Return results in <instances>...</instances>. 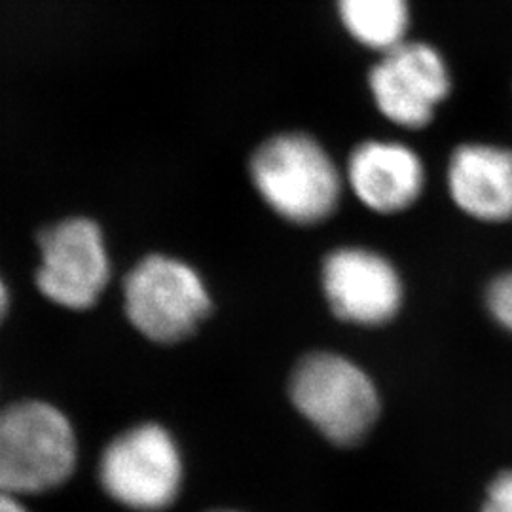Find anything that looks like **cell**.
Here are the masks:
<instances>
[{
    "mask_svg": "<svg viewBox=\"0 0 512 512\" xmlns=\"http://www.w3.org/2000/svg\"><path fill=\"white\" fill-rule=\"evenodd\" d=\"M251 183L277 217L296 226L329 219L342 198L344 175L329 150L304 131H283L255 148Z\"/></svg>",
    "mask_w": 512,
    "mask_h": 512,
    "instance_id": "cell-1",
    "label": "cell"
},
{
    "mask_svg": "<svg viewBox=\"0 0 512 512\" xmlns=\"http://www.w3.org/2000/svg\"><path fill=\"white\" fill-rule=\"evenodd\" d=\"M76 459L73 425L52 404L21 401L0 410V492L55 490L71 478Z\"/></svg>",
    "mask_w": 512,
    "mask_h": 512,
    "instance_id": "cell-2",
    "label": "cell"
},
{
    "mask_svg": "<svg viewBox=\"0 0 512 512\" xmlns=\"http://www.w3.org/2000/svg\"><path fill=\"white\" fill-rule=\"evenodd\" d=\"M289 395L294 408L338 446L361 442L380 416V395L370 376L329 351L310 353L296 365Z\"/></svg>",
    "mask_w": 512,
    "mask_h": 512,
    "instance_id": "cell-3",
    "label": "cell"
},
{
    "mask_svg": "<svg viewBox=\"0 0 512 512\" xmlns=\"http://www.w3.org/2000/svg\"><path fill=\"white\" fill-rule=\"evenodd\" d=\"M211 306L200 274L173 256L143 258L124 281L129 323L158 344H177L192 336Z\"/></svg>",
    "mask_w": 512,
    "mask_h": 512,
    "instance_id": "cell-4",
    "label": "cell"
},
{
    "mask_svg": "<svg viewBox=\"0 0 512 512\" xmlns=\"http://www.w3.org/2000/svg\"><path fill=\"white\" fill-rule=\"evenodd\" d=\"M183 475L179 444L158 423H143L118 435L99 461L103 490L131 511L158 512L173 505Z\"/></svg>",
    "mask_w": 512,
    "mask_h": 512,
    "instance_id": "cell-5",
    "label": "cell"
},
{
    "mask_svg": "<svg viewBox=\"0 0 512 512\" xmlns=\"http://www.w3.org/2000/svg\"><path fill=\"white\" fill-rule=\"evenodd\" d=\"M378 112L397 128H427L452 92V74L433 44L404 40L380 54L368 73Z\"/></svg>",
    "mask_w": 512,
    "mask_h": 512,
    "instance_id": "cell-6",
    "label": "cell"
},
{
    "mask_svg": "<svg viewBox=\"0 0 512 512\" xmlns=\"http://www.w3.org/2000/svg\"><path fill=\"white\" fill-rule=\"evenodd\" d=\"M42 264L40 293L67 310H88L105 293L110 262L101 228L90 219H69L50 226L38 238Z\"/></svg>",
    "mask_w": 512,
    "mask_h": 512,
    "instance_id": "cell-7",
    "label": "cell"
},
{
    "mask_svg": "<svg viewBox=\"0 0 512 512\" xmlns=\"http://www.w3.org/2000/svg\"><path fill=\"white\" fill-rule=\"evenodd\" d=\"M323 293L330 310L346 323L380 327L403 304V281L389 258L365 247H340L325 256Z\"/></svg>",
    "mask_w": 512,
    "mask_h": 512,
    "instance_id": "cell-8",
    "label": "cell"
},
{
    "mask_svg": "<svg viewBox=\"0 0 512 512\" xmlns=\"http://www.w3.org/2000/svg\"><path fill=\"white\" fill-rule=\"evenodd\" d=\"M344 179L366 209L395 215L420 200L425 167L414 148L399 141L370 139L351 150Z\"/></svg>",
    "mask_w": 512,
    "mask_h": 512,
    "instance_id": "cell-9",
    "label": "cell"
},
{
    "mask_svg": "<svg viewBox=\"0 0 512 512\" xmlns=\"http://www.w3.org/2000/svg\"><path fill=\"white\" fill-rule=\"evenodd\" d=\"M446 183L459 209L482 222L512 219V150L465 143L448 160Z\"/></svg>",
    "mask_w": 512,
    "mask_h": 512,
    "instance_id": "cell-10",
    "label": "cell"
},
{
    "mask_svg": "<svg viewBox=\"0 0 512 512\" xmlns=\"http://www.w3.org/2000/svg\"><path fill=\"white\" fill-rule=\"evenodd\" d=\"M336 14L349 37L378 55L408 40V0H336Z\"/></svg>",
    "mask_w": 512,
    "mask_h": 512,
    "instance_id": "cell-11",
    "label": "cell"
},
{
    "mask_svg": "<svg viewBox=\"0 0 512 512\" xmlns=\"http://www.w3.org/2000/svg\"><path fill=\"white\" fill-rule=\"evenodd\" d=\"M484 302L495 323L512 334V272H503L490 281Z\"/></svg>",
    "mask_w": 512,
    "mask_h": 512,
    "instance_id": "cell-12",
    "label": "cell"
},
{
    "mask_svg": "<svg viewBox=\"0 0 512 512\" xmlns=\"http://www.w3.org/2000/svg\"><path fill=\"white\" fill-rule=\"evenodd\" d=\"M480 512H512V469L490 482Z\"/></svg>",
    "mask_w": 512,
    "mask_h": 512,
    "instance_id": "cell-13",
    "label": "cell"
},
{
    "mask_svg": "<svg viewBox=\"0 0 512 512\" xmlns=\"http://www.w3.org/2000/svg\"><path fill=\"white\" fill-rule=\"evenodd\" d=\"M0 512H29L21 503L16 495L4 494L0 492Z\"/></svg>",
    "mask_w": 512,
    "mask_h": 512,
    "instance_id": "cell-14",
    "label": "cell"
},
{
    "mask_svg": "<svg viewBox=\"0 0 512 512\" xmlns=\"http://www.w3.org/2000/svg\"><path fill=\"white\" fill-rule=\"evenodd\" d=\"M6 313H8V291H6V287H4V283L0 279V323L4 321Z\"/></svg>",
    "mask_w": 512,
    "mask_h": 512,
    "instance_id": "cell-15",
    "label": "cell"
},
{
    "mask_svg": "<svg viewBox=\"0 0 512 512\" xmlns=\"http://www.w3.org/2000/svg\"><path fill=\"white\" fill-rule=\"evenodd\" d=\"M213 512H236V511H213Z\"/></svg>",
    "mask_w": 512,
    "mask_h": 512,
    "instance_id": "cell-16",
    "label": "cell"
}]
</instances>
